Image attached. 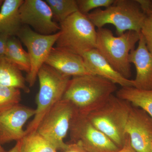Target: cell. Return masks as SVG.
Returning a JSON list of instances; mask_svg holds the SVG:
<instances>
[{
    "label": "cell",
    "instance_id": "ffe728a7",
    "mask_svg": "<svg viewBox=\"0 0 152 152\" xmlns=\"http://www.w3.org/2000/svg\"><path fill=\"white\" fill-rule=\"evenodd\" d=\"M21 141V152H58L50 143L37 132L26 135Z\"/></svg>",
    "mask_w": 152,
    "mask_h": 152
},
{
    "label": "cell",
    "instance_id": "d6986e66",
    "mask_svg": "<svg viewBox=\"0 0 152 152\" xmlns=\"http://www.w3.org/2000/svg\"><path fill=\"white\" fill-rule=\"evenodd\" d=\"M5 57L18 67L21 71L28 73L31 62L28 52L24 50L21 41L16 37H10L7 41Z\"/></svg>",
    "mask_w": 152,
    "mask_h": 152
},
{
    "label": "cell",
    "instance_id": "7402d4cb",
    "mask_svg": "<svg viewBox=\"0 0 152 152\" xmlns=\"http://www.w3.org/2000/svg\"><path fill=\"white\" fill-rule=\"evenodd\" d=\"M20 90L0 85V113L20 104Z\"/></svg>",
    "mask_w": 152,
    "mask_h": 152
},
{
    "label": "cell",
    "instance_id": "2e32d148",
    "mask_svg": "<svg viewBox=\"0 0 152 152\" xmlns=\"http://www.w3.org/2000/svg\"><path fill=\"white\" fill-rule=\"evenodd\" d=\"M24 0H4L0 10V35L17 37L23 24L19 9Z\"/></svg>",
    "mask_w": 152,
    "mask_h": 152
},
{
    "label": "cell",
    "instance_id": "cb8c5ba5",
    "mask_svg": "<svg viewBox=\"0 0 152 152\" xmlns=\"http://www.w3.org/2000/svg\"><path fill=\"white\" fill-rule=\"evenodd\" d=\"M140 33L143 37L148 50L152 53V15H147Z\"/></svg>",
    "mask_w": 152,
    "mask_h": 152
},
{
    "label": "cell",
    "instance_id": "5b68a950",
    "mask_svg": "<svg viewBox=\"0 0 152 152\" xmlns=\"http://www.w3.org/2000/svg\"><path fill=\"white\" fill-rule=\"evenodd\" d=\"M37 77L39 88L36 98V113L25 130L26 135L36 132L44 117L62 99L71 79L45 64L38 72Z\"/></svg>",
    "mask_w": 152,
    "mask_h": 152
},
{
    "label": "cell",
    "instance_id": "484cf974",
    "mask_svg": "<svg viewBox=\"0 0 152 152\" xmlns=\"http://www.w3.org/2000/svg\"><path fill=\"white\" fill-rule=\"evenodd\" d=\"M10 37L7 35H0V58L5 57L7 42Z\"/></svg>",
    "mask_w": 152,
    "mask_h": 152
},
{
    "label": "cell",
    "instance_id": "5bb4252c",
    "mask_svg": "<svg viewBox=\"0 0 152 152\" xmlns=\"http://www.w3.org/2000/svg\"><path fill=\"white\" fill-rule=\"evenodd\" d=\"M45 64L70 77L92 75L83 57L56 47L52 48Z\"/></svg>",
    "mask_w": 152,
    "mask_h": 152
},
{
    "label": "cell",
    "instance_id": "603a6c76",
    "mask_svg": "<svg viewBox=\"0 0 152 152\" xmlns=\"http://www.w3.org/2000/svg\"><path fill=\"white\" fill-rule=\"evenodd\" d=\"M115 0H77L78 11L87 15L92 11L101 7H108Z\"/></svg>",
    "mask_w": 152,
    "mask_h": 152
},
{
    "label": "cell",
    "instance_id": "4316f807",
    "mask_svg": "<svg viewBox=\"0 0 152 152\" xmlns=\"http://www.w3.org/2000/svg\"><path fill=\"white\" fill-rule=\"evenodd\" d=\"M62 152H88L79 144L71 143Z\"/></svg>",
    "mask_w": 152,
    "mask_h": 152
},
{
    "label": "cell",
    "instance_id": "8fae6325",
    "mask_svg": "<svg viewBox=\"0 0 152 152\" xmlns=\"http://www.w3.org/2000/svg\"><path fill=\"white\" fill-rule=\"evenodd\" d=\"M126 134L136 152H150L152 148V118L142 109L132 107L126 127Z\"/></svg>",
    "mask_w": 152,
    "mask_h": 152
},
{
    "label": "cell",
    "instance_id": "83f0119b",
    "mask_svg": "<svg viewBox=\"0 0 152 152\" xmlns=\"http://www.w3.org/2000/svg\"><path fill=\"white\" fill-rule=\"evenodd\" d=\"M116 152H136L131 145L130 140L128 136L124 145Z\"/></svg>",
    "mask_w": 152,
    "mask_h": 152
},
{
    "label": "cell",
    "instance_id": "6da1fadb",
    "mask_svg": "<svg viewBox=\"0 0 152 152\" xmlns=\"http://www.w3.org/2000/svg\"><path fill=\"white\" fill-rule=\"evenodd\" d=\"M117 90L115 84L100 76H75L70 80L62 99L71 104L75 113L87 116L104 103Z\"/></svg>",
    "mask_w": 152,
    "mask_h": 152
},
{
    "label": "cell",
    "instance_id": "4dcf8cb0",
    "mask_svg": "<svg viewBox=\"0 0 152 152\" xmlns=\"http://www.w3.org/2000/svg\"><path fill=\"white\" fill-rule=\"evenodd\" d=\"M3 2H4V1L3 0H0V6H1Z\"/></svg>",
    "mask_w": 152,
    "mask_h": 152
},
{
    "label": "cell",
    "instance_id": "30bf717a",
    "mask_svg": "<svg viewBox=\"0 0 152 152\" xmlns=\"http://www.w3.org/2000/svg\"><path fill=\"white\" fill-rule=\"evenodd\" d=\"M23 25H26L34 31L45 35L59 31L60 25L54 21L50 7L44 0H24L19 9Z\"/></svg>",
    "mask_w": 152,
    "mask_h": 152
},
{
    "label": "cell",
    "instance_id": "44dd1931",
    "mask_svg": "<svg viewBox=\"0 0 152 152\" xmlns=\"http://www.w3.org/2000/svg\"><path fill=\"white\" fill-rule=\"evenodd\" d=\"M48 5L53 18L61 23L78 11L77 0H45Z\"/></svg>",
    "mask_w": 152,
    "mask_h": 152
},
{
    "label": "cell",
    "instance_id": "f1b7e54d",
    "mask_svg": "<svg viewBox=\"0 0 152 152\" xmlns=\"http://www.w3.org/2000/svg\"><path fill=\"white\" fill-rule=\"evenodd\" d=\"M21 141L20 140L17 142L16 144L12 148L7 152H21Z\"/></svg>",
    "mask_w": 152,
    "mask_h": 152
},
{
    "label": "cell",
    "instance_id": "f546056e",
    "mask_svg": "<svg viewBox=\"0 0 152 152\" xmlns=\"http://www.w3.org/2000/svg\"><path fill=\"white\" fill-rule=\"evenodd\" d=\"M0 152H7L4 149V148L2 147L1 144V143H0Z\"/></svg>",
    "mask_w": 152,
    "mask_h": 152
},
{
    "label": "cell",
    "instance_id": "3957f363",
    "mask_svg": "<svg viewBox=\"0 0 152 152\" xmlns=\"http://www.w3.org/2000/svg\"><path fill=\"white\" fill-rule=\"evenodd\" d=\"M132 107L129 102L113 94L87 117L96 128L121 148L127 138L126 125Z\"/></svg>",
    "mask_w": 152,
    "mask_h": 152
},
{
    "label": "cell",
    "instance_id": "e0dca14e",
    "mask_svg": "<svg viewBox=\"0 0 152 152\" xmlns=\"http://www.w3.org/2000/svg\"><path fill=\"white\" fill-rule=\"evenodd\" d=\"M0 85L30 92L21 71L5 57L0 58Z\"/></svg>",
    "mask_w": 152,
    "mask_h": 152
},
{
    "label": "cell",
    "instance_id": "9c48e42d",
    "mask_svg": "<svg viewBox=\"0 0 152 152\" xmlns=\"http://www.w3.org/2000/svg\"><path fill=\"white\" fill-rule=\"evenodd\" d=\"M71 143L88 152H116L120 148L90 121L87 116L75 112L69 130Z\"/></svg>",
    "mask_w": 152,
    "mask_h": 152
},
{
    "label": "cell",
    "instance_id": "4fadbf2b",
    "mask_svg": "<svg viewBox=\"0 0 152 152\" xmlns=\"http://www.w3.org/2000/svg\"><path fill=\"white\" fill-rule=\"evenodd\" d=\"M131 64L136 68L134 87L139 89L152 90V53L148 50L143 37H140L137 48L131 52L129 57Z\"/></svg>",
    "mask_w": 152,
    "mask_h": 152
},
{
    "label": "cell",
    "instance_id": "8992f818",
    "mask_svg": "<svg viewBox=\"0 0 152 152\" xmlns=\"http://www.w3.org/2000/svg\"><path fill=\"white\" fill-rule=\"evenodd\" d=\"M59 25L56 48L81 56L96 48L97 30L86 15L78 11Z\"/></svg>",
    "mask_w": 152,
    "mask_h": 152
},
{
    "label": "cell",
    "instance_id": "7c38bea8",
    "mask_svg": "<svg viewBox=\"0 0 152 152\" xmlns=\"http://www.w3.org/2000/svg\"><path fill=\"white\" fill-rule=\"evenodd\" d=\"M35 113V109L20 104L0 113L1 144L23 138L26 135L24 126Z\"/></svg>",
    "mask_w": 152,
    "mask_h": 152
},
{
    "label": "cell",
    "instance_id": "1f68e13d",
    "mask_svg": "<svg viewBox=\"0 0 152 152\" xmlns=\"http://www.w3.org/2000/svg\"><path fill=\"white\" fill-rule=\"evenodd\" d=\"M150 152H152V148L151 149V151H150Z\"/></svg>",
    "mask_w": 152,
    "mask_h": 152
},
{
    "label": "cell",
    "instance_id": "ba28073f",
    "mask_svg": "<svg viewBox=\"0 0 152 152\" xmlns=\"http://www.w3.org/2000/svg\"><path fill=\"white\" fill-rule=\"evenodd\" d=\"M60 34L59 31L49 35L41 34L26 25H23L18 33L16 37L26 47L29 56L31 69L26 80L30 87L34 85L38 72L45 63Z\"/></svg>",
    "mask_w": 152,
    "mask_h": 152
},
{
    "label": "cell",
    "instance_id": "7a4b0ae2",
    "mask_svg": "<svg viewBox=\"0 0 152 152\" xmlns=\"http://www.w3.org/2000/svg\"><path fill=\"white\" fill-rule=\"evenodd\" d=\"M86 16L98 29L113 25L120 36L128 31L140 32L147 15L137 0H115L108 7L96 9Z\"/></svg>",
    "mask_w": 152,
    "mask_h": 152
},
{
    "label": "cell",
    "instance_id": "ac0fdd59",
    "mask_svg": "<svg viewBox=\"0 0 152 152\" xmlns=\"http://www.w3.org/2000/svg\"><path fill=\"white\" fill-rule=\"evenodd\" d=\"M116 96L129 102L134 107L142 109L152 118V90L139 89L133 87H123Z\"/></svg>",
    "mask_w": 152,
    "mask_h": 152
},
{
    "label": "cell",
    "instance_id": "277c9868",
    "mask_svg": "<svg viewBox=\"0 0 152 152\" xmlns=\"http://www.w3.org/2000/svg\"><path fill=\"white\" fill-rule=\"evenodd\" d=\"M140 37V32L132 31L116 37L110 30L100 28L97 30L96 49L115 70L129 79L132 71L129 57Z\"/></svg>",
    "mask_w": 152,
    "mask_h": 152
},
{
    "label": "cell",
    "instance_id": "d4e9b609",
    "mask_svg": "<svg viewBox=\"0 0 152 152\" xmlns=\"http://www.w3.org/2000/svg\"><path fill=\"white\" fill-rule=\"evenodd\" d=\"M147 15H152V1L137 0Z\"/></svg>",
    "mask_w": 152,
    "mask_h": 152
},
{
    "label": "cell",
    "instance_id": "9a60e30c",
    "mask_svg": "<svg viewBox=\"0 0 152 152\" xmlns=\"http://www.w3.org/2000/svg\"><path fill=\"white\" fill-rule=\"evenodd\" d=\"M90 73L102 77L123 87H134L133 80L123 77L106 60L96 49L87 52L83 56Z\"/></svg>",
    "mask_w": 152,
    "mask_h": 152
},
{
    "label": "cell",
    "instance_id": "52a82bcc",
    "mask_svg": "<svg viewBox=\"0 0 152 152\" xmlns=\"http://www.w3.org/2000/svg\"><path fill=\"white\" fill-rule=\"evenodd\" d=\"M75 110L68 101L62 99L44 117L37 131L58 150L64 151L67 145L64 142L69 132Z\"/></svg>",
    "mask_w": 152,
    "mask_h": 152
}]
</instances>
